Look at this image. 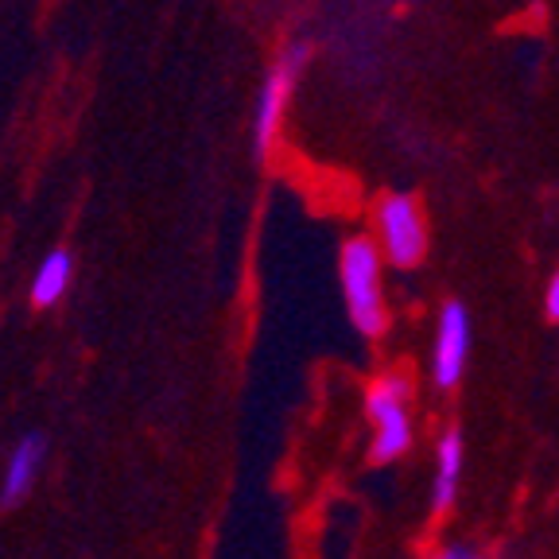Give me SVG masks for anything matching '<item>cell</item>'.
<instances>
[{
  "label": "cell",
  "mask_w": 559,
  "mask_h": 559,
  "mask_svg": "<svg viewBox=\"0 0 559 559\" xmlns=\"http://www.w3.org/2000/svg\"><path fill=\"white\" fill-rule=\"evenodd\" d=\"M311 51L304 44H292L288 51L280 55L276 67H272L269 82L261 86V102H257V117H253V152L257 156H269L272 144L280 136V124H284V114H288L292 90L299 82V70L307 67Z\"/></svg>",
  "instance_id": "277c9868"
},
{
  "label": "cell",
  "mask_w": 559,
  "mask_h": 559,
  "mask_svg": "<svg viewBox=\"0 0 559 559\" xmlns=\"http://www.w3.org/2000/svg\"><path fill=\"white\" fill-rule=\"evenodd\" d=\"M44 439L24 436L16 443V451L9 454V466H4V481H0V506H20V501L32 493L35 478L44 471Z\"/></svg>",
  "instance_id": "52a82bcc"
},
{
  "label": "cell",
  "mask_w": 559,
  "mask_h": 559,
  "mask_svg": "<svg viewBox=\"0 0 559 559\" xmlns=\"http://www.w3.org/2000/svg\"><path fill=\"white\" fill-rule=\"evenodd\" d=\"M544 307H548L551 323H559V269L551 272V280H548V296H544Z\"/></svg>",
  "instance_id": "30bf717a"
},
{
  "label": "cell",
  "mask_w": 559,
  "mask_h": 559,
  "mask_svg": "<svg viewBox=\"0 0 559 559\" xmlns=\"http://www.w3.org/2000/svg\"><path fill=\"white\" fill-rule=\"evenodd\" d=\"M373 241L396 269H416L428 257V214L412 194H381L373 206Z\"/></svg>",
  "instance_id": "3957f363"
},
{
  "label": "cell",
  "mask_w": 559,
  "mask_h": 559,
  "mask_svg": "<svg viewBox=\"0 0 559 559\" xmlns=\"http://www.w3.org/2000/svg\"><path fill=\"white\" fill-rule=\"evenodd\" d=\"M428 559H489L481 548H474V544H447V548L431 551Z\"/></svg>",
  "instance_id": "9c48e42d"
},
{
  "label": "cell",
  "mask_w": 559,
  "mask_h": 559,
  "mask_svg": "<svg viewBox=\"0 0 559 559\" xmlns=\"http://www.w3.org/2000/svg\"><path fill=\"white\" fill-rule=\"evenodd\" d=\"M463 463H466V443L463 431L447 428L443 439L436 443V481H431V513L443 516L447 509L459 498V478H463Z\"/></svg>",
  "instance_id": "8992f818"
},
{
  "label": "cell",
  "mask_w": 559,
  "mask_h": 559,
  "mask_svg": "<svg viewBox=\"0 0 559 559\" xmlns=\"http://www.w3.org/2000/svg\"><path fill=\"white\" fill-rule=\"evenodd\" d=\"M384 257L373 237H349L338 253L342 299H346L349 323L366 338H381L389 331V307H384Z\"/></svg>",
  "instance_id": "6da1fadb"
},
{
  "label": "cell",
  "mask_w": 559,
  "mask_h": 559,
  "mask_svg": "<svg viewBox=\"0 0 559 559\" xmlns=\"http://www.w3.org/2000/svg\"><path fill=\"white\" fill-rule=\"evenodd\" d=\"M466 354H471V314L463 304H443L436 326V346H431V377L439 389H454L463 381Z\"/></svg>",
  "instance_id": "5b68a950"
},
{
  "label": "cell",
  "mask_w": 559,
  "mask_h": 559,
  "mask_svg": "<svg viewBox=\"0 0 559 559\" xmlns=\"http://www.w3.org/2000/svg\"><path fill=\"white\" fill-rule=\"evenodd\" d=\"M70 276H74V257L67 249H55V253L44 257V264L35 269L32 276V304L35 307H51L67 296Z\"/></svg>",
  "instance_id": "ba28073f"
},
{
  "label": "cell",
  "mask_w": 559,
  "mask_h": 559,
  "mask_svg": "<svg viewBox=\"0 0 559 559\" xmlns=\"http://www.w3.org/2000/svg\"><path fill=\"white\" fill-rule=\"evenodd\" d=\"M366 416L373 424L369 463L389 466L412 447V381L408 373L393 369L381 373L366 389Z\"/></svg>",
  "instance_id": "7a4b0ae2"
}]
</instances>
